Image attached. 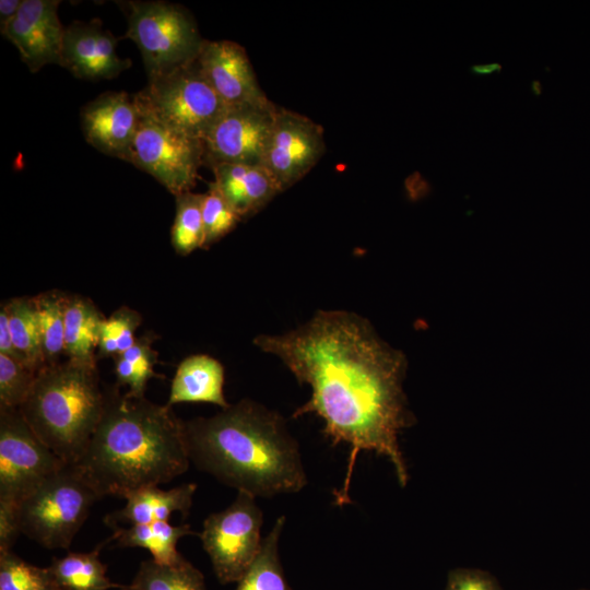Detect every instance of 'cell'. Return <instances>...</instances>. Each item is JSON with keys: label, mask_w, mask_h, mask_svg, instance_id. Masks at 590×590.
<instances>
[{"label": "cell", "mask_w": 590, "mask_h": 590, "mask_svg": "<svg viewBox=\"0 0 590 590\" xmlns=\"http://www.w3.org/2000/svg\"><path fill=\"white\" fill-rule=\"evenodd\" d=\"M37 373L0 354V406L19 409L28 397Z\"/></svg>", "instance_id": "obj_32"}, {"label": "cell", "mask_w": 590, "mask_h": 590, "mask_svg": "<svg viewBox=\"0 0 590 590\" xmlns=\"http://www.w3.org/2000/svg\"><path fill=\"white\" fill-rule=\"evenodd\" d=\"M119 4L128 19L125 37L139 47L149 80L197 59L204 39L185 8L166 1H125Z\"/></svg>", "instance_id": "obj_6"}, {"label": "cell", "mask_w": 590, "mask_h": 590, "mask_svg": "<svg viewBox=\"0 0 590 590\" xmlns=\"http://www.w3.org/2000/svg\"><path fill=\"white\" fill-rule=\"evenodd\" d=\"M530 87H531V92L533 93V95L539 96V95L542 94L543 86H542V83L539 80H533L531 82Z\"/></svg>", "instance_id": "obj_38"}, {"label": "cell", "mask_w": 590, "mask_h": 590, "mask_svg": "<svg viewBox=\"0 0 590 590\" xmlns=\"http://www.w3.org/2000/svg\"><path fill=\"white\" fill-rule=\"evenodd\" d=\"M324 150L323 128L319 123L278 107L262 165L284 191L311 170Z\"/></svg>", "instance_id": "obj_12"}, {"label": "cell", "mask_w": 590, "mask_h": 590, "mask_svg": "<svg viewBox=\"0 0 590 590\" xmlns=\"http://www.w3.org/2000/svg\"><path fill=\"white\" fill-rule=\"evenodd\" d=\"M59 4L58 0H23L1 32L33 73L47 64L60 66L64 28L58 16Z\"/></svg>", "instance_id": "obj_13"}, {"label": "cell", "mask_w": 590, "mask_h": 590, "mask_svg": "<svg viewBox=\"0 0 590 590\" xmlns=\"http://www.w3.org/2000/svg\"><path fill=\"white\" fill-rule=\"evenodd\" d=\"M20 534L15 505L0 502V552L11 551Z\"/></svg>", "instance_id": "obj_34"}, {"label": "cell", "mask_w": 590, "mask_h": 590, "mask_svg": "<svg viewBox=\"0 0 590 590\" xmlns=\"http://www.w3.org/2000/svg\"><path fill=\"white\" fill-rule=\"evenodd\" d=\"M133 99L140 111L200 140L227 108L202 75L197 59L149 80Z\"/></svg>", "instance_id": "obj_7"}, {"label": "cell", "mask_w": 590, "mask_h": 590, "mask_svg": "<svg viewBox=\"0 0 590 590\" xmlns=\"http://www.w3.org/2000/svg\"><path fill=\"white\" fill-rule=\"evenodd\" d=\"M276 108L271 101L227 107L202 140L203 165H262Z\"/></svg>", "instance_id": "obj_11"}, {"label": "cell", "mask_w": 590, "mask_h": 590, "mask_svg": "<svg viewBox=\"0 0 590 590\" xmlns=\"http://www.w3.org/2000/svg\"><path fill=\"white\" fill-rule=\"evenodd\" d=\"M102 418L73 463L96 495L125 498L139 488L168 483L189 465L184 421L170 406L106 390Z\"/></svg>", "instance_id": "obj_3"}, {"label": "cell", "mask_w": 590, "mask_h": 590, "mask_svg": "<svg viewBox=\"0 0 590 590\" xmlns=\"http://www.w3.org/2000/svg\"><path fill=\"white\" fill-rule=\"evenodd\" d=\"M141 322L140 314L127 306L105 318L101 326L96 359L114 358L129 350L137 341L134 334Z\"/></svg>", "instance_id": "obj_29"}, {"label": "cell", "mask_w": 590, "mask_h": 590, "mask_svg": "<svg viewBox=\"0 0 590 590\" xmlns=\"http://www.w3.org/2000/svg\"><path fill=\"white\" fill-rule=\"evenodd\" d=\"M285 522V516L276 519L269 534L262 539L258 555L237 582L235 590H292L284 577L279 556V542Z\"/></svg>", "instance_id": "obj_24"}, {"label": "cell", "mask_w": 590, "mask_h": 590, "mask_svg": "<svg viewBox=\"0 0 590 590\" xmlns=\"http://www.w3.org/2000/svg\"><path fill=\"white\" fill-rule=\"evenodd\" d=\"M128 163L150 174L177 196L194 187L203 165V143L139 110Z\"/></svg>", "instance_id": "obj_9"}, {"label": "cell", "mask_w": 590, "mask_h": 590, "mask_svg": "<svg viewBox=\"0 0 590 590\" xmlns=\"http://www.w3.org/2000/svg\"><path fill=\"white\" fill-rule=\"evenodd\" d=\"M80 116L82 132L90 145L129 162L139 122L133 97L126 92H106L84 105Z\"/></svg>", "instance_id": "obj_15"}, {"label": "cell", "mask_w": 590, "mask_h": 590, "mask_svg": "<svg viewBox=\"0 0 590 590\" xmlns=\"http://www.w3.org/2000/svg\"><path fill=\"white\" fill-rule=\"evenodd\" d=\"M0 354H5L21 363L12 342L9 320L3 306L0 310Z\"/></svg>", "instance_id": "obj_35"}, {"label": "cell", "mask_w": 590, "mask_h": 590, "mask_svg": "<svg viewBox=\"0 0 590 590\" xmlns=\"http://www.w3.org/2000/svg\"><path fill=\"white\" fill-rule=\"evenodd\" d=\"M196 491L194 483L181 484L170 489H162L158 485L139 488L125 497L127 502L121 509L107 514L104 522L114 529L122 524L130 527L169 521L174 512L186 518L189 516Z\"/></svg>", "instance_id": "obj_18"}, {"label": "cell", "mask_w": 590, "mask_h": 590, "mask_svg": "<svg viewBox=\"0 0 590 590\" xmlns=\"http://www.w3.org/2000/svg\"><path fill=\"white\" fill-rule=\"evenodd\" d=\"M12 342L23 365L37 373L45 367L34 297H17L2 304Z\"/></svg>", "instance_id": "obj_23"}, {"label": "cell", "mask_w": 590, "mask_h": 590, "mask_svg": "<svg viewBox=\"0 0 590 590\" xmlns=\"http://www.w3.org/2000/svg\"><path fill=\"white\" fill-rule=\"evenodd\" d=\"M211 169L214 186L241 220L256 214L282 192L262 165L220 164Z\"/></svg>", "instance_id": "obj_17"}, {"label": "cell", "mask_w": 590, "mask_h": 590, "mask_svg": "<svg viewBox=\"0 0 590 590\" xmlns=\"http://www.w3.org/2000/svg\"><path fill=\"white\" fill-rule=\"evenodd\" d=\"M110 538L99 543L90 552H69L60 558H54L48 569L59 590H110L120 589L107 577V566L102 563L99 554L110 542Z\"/></svg>", "instance_id": "obj_22"}, {"label": "cell", "mask_w": 590, "mask_h": 590, "mask_svg": "<svg viewBox=\"0 0 590 590\" xmlns=\"http://www.w3.org/2000/svg\"><path fill=\"white\" fill-rule=\"evenodd\" d=\"M262 523L256 497L244 492L227 508L204 519L198 535L222 585L237 583L249 569L262 544Z\"/></svg>", "instance_id": "obj_8"}, {"label": "cell", "mask_w": 590, "mask_h": 590, "mask_svg": "<svg viewBox=\"0 0 590 590\" xmlns=\"http://www.w3.org/2000/svg\"><path fill=\"white\" fill-rule=\"evenodd\" d=\"M118 590H133V589L130 588L129 585H128V586H122V587H121L120 589H118Z\"/></svg>", "instance_id": "obj_39"}, {"label": "cell", "mask_w": 590, "mask_h": 590, "mask_svg": "<svg viewBox=\"0 0 590 590\" xmlns=\"http://www.w3.org/2000/svg\"><path fill=\"white\" fill-rule=\"evenodd\" d=\"M225 370L216 358L206 354L186 357L172 380L168 406L178 403H211L228 408L224 394Z\"/></svg>", "instance_id": "obj_19"}, {"label": "cell", "mask_w": 590, "mask_h": 590, "mask_svg": "<svg viewBox=\"0 0 590 590\" xmlns=\"http://www.w3.org/2000/svg\"><path fill=\"white\" fill-rule=\"evenodd\" d=\"M64 464L19 409L0 406V502L16 505Z\"/></svg>", "instance_id": "obj_10"}, {"label": "cell", "mask_w": 590, "mask_h": 590, "mask_svg": "<svg viewBox=\"0 0 590 590\" xmlns=\"http://www.w3.org/2000/svg\"><path fill=\"white\" fill-rule=\"evenodd\" d=\"M502 69H503L502 63L489 62V63L472 64L470 67V72L473 75H489L494 72H500Z\"/></svg>", "instance_id": "obj_37"}, {"label": "cell", "mask_w": 590, "mask_h": 590, "mask_svg": "<svg viewBox=\"0 0 590 590\" xmlns=\"http://www.w3.org/2000/svg\"><path fill=\"white\" fill-rule=\"evenodd\" d=\"M133 590H206L202 573L185 557L166 566L152 558L141 562L129 585Z\"/></svg>", "instance_id": "obj_25"}, {"label": "cell", "mask_w": 590, "mask_h": 590, "mask_svg": "<svg viewBox=\"0 0 590 590\" xmlns=\"http://www.w3.org/2000/svg\"><path fill=\"white\" fill-rule=\"evenodd\" d=\"M23 0L0 1V31L2 32L9 22L17 14Z\"/></svg>", "instance_id": "obj_36"}, {"label": "cell", "mask_w": 590, "mask_h": 590, "mask_svg": "<svg viewBox=\"0 0 590 590\" xmlns=\"http://www.w3.org/2000/svg\"><path fill=\"white\" fill-rule=\"evenodd\" d=\"M153 335H142L126 352L114 357L116 385L128 387L133 397H144L146 385L151 378L158 376L154 367L157 352L152 347Z\"/></svg>", "instance_id": "obj_26"}, {"label": "cell", "mask_w": 590, "mask_h": 590, "mask_svg": "<svg viewBox=\"0 0 590 590\" xmlns=\"http://www.w3.org/2000/svg\"><path fill=\"white\" fill-rule=\"evenodd\" d=\"M98 499L79 469L66 463L15 505L21 534L67 550Z\"/></svg>", "instance_id": "obj_5"}, {"label": "cell", "mask_w": 590, "mask_h": 590, "mask_svg": "<svg viewBox=\"0 0 590 590\" xmlns=\"http://www.w3.org/2000/svg\"><path fill=\"white\" fill-rule=\"evenodd\" d=\"M110 536L118 547H141L148 550L152 559L166 566L178 564L184 556L177 551L178 541L194 534L190 524L173 526L169 521L116 527Z\"/></svg>", "instance_id": "obj_21"}, {"label": "cell", "mask_w": 590, "mask_h": 590, "mask_svg": "<svg viewBox=\"0 0 590 590\" xmlns=\"http://www.w3.org/2000/svg\"><path fill=\"white\" fill-rule=\"evenodd\" d=\"M0 590H59L48 567L32 565L12 550L0 552Z\"/></svg>", "instance_id": "obj_30"}, {"label": "cell", "mask_w": 590, "mask_h": 590, "mask_svg": "<svg viewBox=\"0 0 590 590\" xmlns=\"http://www.w3.org/2000/svg\"><path fill=\"white\" fill-rule=\"evenodd\" d=\"M197 63L227 107L269 101L257 81L245 48L239 44L226 39H204Z\"/></svg>", "instance_id": "obj_14"}, {"label": "cell", "mask_w": 590, "mask_h": 590, "mask_svg": "<svg viewBox=\"0 0 590 590\" xmlns=\"http://www.w3.org/2000/svg\"><path fill=\"white\" fill-rule=\"evenodd\" d=\"M175 198L176 214L170 229V243L178 255L187 256L203 247V193L187 191Z\"/></svg>", "instance_id": "obj_28"}, {"label": "cell", "mask_w": 590, "mask_h": 590, "mask_svg": "<svg viewBox=\"0 0 590 590\" xmlns=\"http://www.w3.org/2000/svg\"><path fill=\"white\" fill-rule=\"evenodd\" d=\"M105 317L93 302L80 295H68L64 311V354L68 359L96 365L101 326Z\"/></svg>", "instance_id": "obj_20"}, {"label": "cell", "mask_w": 590, "mask_h": 590, "mask_svg": "<svg viewBox=\"0 0 590 590\" xmlns=\"http://www.w3.org/2000/svg\"><path fill=\"white\" fill-rule=\"evenodd\" d=\"M116 45L117 38L101 20L72 22L64 28L60 66L79 79L116 78L131 66L118 56Z\"/></svg>", "instance_id": "obj_16"}, {"label": "cell", "mask_w": 590, "mask_h": 590, "mask_svg": "<svg viewBox=\"0 0 590 590\" xmlns=\"http://www.w3.org/2000/svg\"><path fill=\"white\" fill-rule=\"evenodd\" d=\"M106 394L96 365L67 359L38 371L19 410L50 450L74 463L102 418Z\"/></svg>", "instance_id": "obj_4"}, {"label": "cell", "mask_w": 590, "mask_h": 590, "mask_svg": "<svg viewBox=\"0 0 590 590\" xmlns=\"http://www.w3.org/2000/svg\"><path fill=\"white\" fill-rule=\"evenodd\" d=\"M445 590H502V588L486 571L459 568L449 573Z\"/></svg>", "instance_id": "obj_33"}, {"label": "cell", "mask_w": 590, "mask_h": 590, "mask_svg": "<svg viewBox=\"0 0 590 590\" xmlns=\"http://www.w3.org/2000/svg\"><path fill=\"white\" fill-rule=\"evenodd\" d=\"M67 296V294L55 290L34 297L45 366L59 363L60 356L64 354Z\"/></svg>", "instance_id": "obj_27"}, {"label": "cell", "mask_w": 590, "mask_h": 590, "mask_svg": "<svg viewBox=\"0 0 590 590\" xmlns=\"http://www.w3.org/2000/svg\"><path fill=\"white\" fill-rule=\"evenodd\" d=\"M184 429L190 462L237 492L268 498L297 493L308 483L286 421L253 400L184 421Z\"/></svg>", "instance_id": "obj_2"}, {"label": "cell", "mask_w": 590, "mask_h": 590, "mask_svg": "<svg viewBox=\"0 0 590 590\" xmlns=\"http://www.w3.org/2000/svg\"><path fill=\"white\" fill-rule=\"evenodd\" d=\"M202 219L204 228L202 249L219 241L241 221L213 182L209 184L208 192L203 193Z\"/></svg>", "instance_id": "obj_31"}, {"label": "cell", "mask_w": 590, "mask_h": 590, "mask_svg": "<svg viewBox=\"0 0 590 590\" xmlns=\"http://www.w3.org/2000/svg\"><path fill=\"white\" fill-rule=\"evenodd\" d=\"M253 343L310 387V399L293 417L314 413L323 420L322 433L332 445H349L345 476L333 491L334 505L351 503L350 485L361 451L387 457L400 485H406L398 437L414 423L403 391L408 362L367 319L346 310H318L300 327L257 335Z\"/></svg>", "instance_id": "obj_1"}]
</instances>
